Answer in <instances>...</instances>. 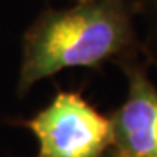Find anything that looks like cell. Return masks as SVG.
<instances>
[{"mask_svg": "<svg viewBox=\"0 0 157 157\" xmlns=\"http://www.w3.org/2000/svg\"><path fill=\"white\" fill-rule=\"evenodd\" d=\"M101 157H120V155L117 154V151H116V149H114V147H111L109 151L106 152L104 155H101Z\"/></svg>", "mask_w": 157, "mask_h": 157, "instance_id": "obj_4", "label": "cell"}, {"mask_svg": "<svg viewBox=\"0 0 157 157\" xmlns=\"http://www.w3.org/2000/svg\"><path fill=\"white\" fill-rule=\"evenodd\" d=\"M80 2H88V0H77V3H80Z\"/></svg>", "mask_w": 157, "mask_h": 157, "instance_id": "obj_5", "label": "cell"}, {"mask_svg": "<svg viewBox=\"0 0 157 157\" xmlns=\"http://www.w3.org/2000/svg\"><path fill=\"white\" fill-rule=\"evenodd\" d=\"M128 93L111 117L120 157H157V88L140 67H127Z\"/></svg>", "mask_w": 157, "mask_h": 157, "instance_id": "obj_3", "label": "cell"}, {"mask_svg": "<svg viewBox=\"0 0 157 157\" xmlns=\"http://www.w3.org/2000/svg\"><path fill=\"white\" fill-rule=\"evenodd\" d=\"M132 13L125 0H88L50 10L23 40L18 93L67 67H99L132 45Z\"/></svg>", "mask_w": 157, "mask_h": 157, "instance_id": "obj_1", "label": "cell"}, {"mask_svg": "<svg viewBox=\"0 0 157 157\" xmlns=\"http://www.w3.org/2000/svg\"><path fill=\"white\" fill-rule=\"evenodd\" d=\"M24 127L39 141L37 157H101L114 146L111 117L77 91H58Z\"/></svg>", "mask_w": 157, "mask_h": 157, "instance_id": "obj_2", "label": "cell"}, {"mask_svg": "<svg viewBox=\"0 0 157 157\" xmlns=\"http://www.w3.org/2000/svg\"><path fill=\"white\" fill-rule=\"evenodd\" d=\"M155 3H157V0H155Z\"/></svg>", "mask_w": 157, "mask_h": 157, "instance_id": "obj_6", "label": "cell"}]
</instances>
